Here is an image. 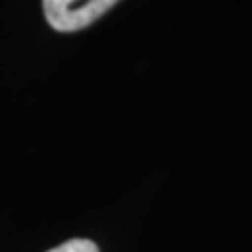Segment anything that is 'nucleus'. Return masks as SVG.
Returning a JSON list of instances; mask_svg holds the SVG:
<instances>
[{
	"mask_svg": "<svg viewBox=\"0 0 252 252\" xmlns=\"http://www.w3.org/2000/svg\"><path fill=\"white\" fill-rule=\"evenodd\" d=\"M118 0H42L44 17L57 32H76L101 15H105Z\"/></svg>",
	"mask_w": 252,
	"mask_h": 252,
	"instance_id": "nucleus-1",
	"label": "nucleus"
},
{
	"mask_svg": "<svg viewBox=\"0 0 252 252\" xmlns=\"http://www.w3.org/2000/svg\"><path fill=\"white\" fill-rule=\"evenodd\" d=\"M49 252H99V248H97V244L91 240H69Z\"/></svg>",
	"mask_w": 252,
	"mask_h": 252,
	"instance_id": "nucleus-2",
	"label": "nucleus"
}]
</instances>
